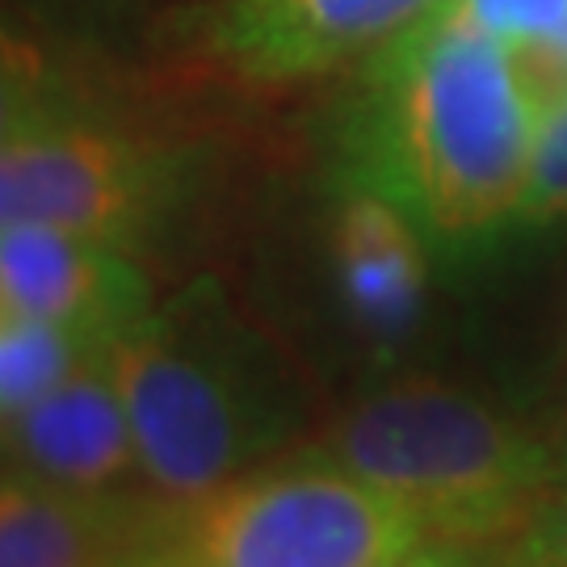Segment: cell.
Returning a JSON list of instances; mask_svg holds the SVG:
<instances>
[{
  "mask_svg": "<svg viewBox=\"0 0 567 567\" xmlns=\"http://www.w3.org/2000/svg\"><path fill=\"white\" fill-rule=\"evenodd\" d=\"M543 105L517 55L446 0L383 47L344 122V177L374 185L442 248L517 227Z\"/></svg>",
  "mask_w": 567,
  "mask_h": 567,
  "instance_id": "obj_1",
  "label": "cell"
},
{
  "mask_svg": "<svg viewBox=\"0 0 567 567\" xmlns=\"http://www.w3.org/2000/svg\"><path fill=\"white\" fill-rule=\"evenodd\" d=\"M143 480L168 505H198L265 466L282 446L295 400L286 370L215 282L152 307L110 344Z\"/></svg>",
  "mask_w": 567,
  "mask_h": 567,
  "instance_id": "obj_2",
  "label": "cell"
},
{
  "mask_svg": "<svg viewBox=\"0 0 567 567\" xmlns=\"http://www.w3.org/2000/svg\"><path fill=\"white\" fill-rule=\"evenodd\" d=\"M328 454L446 543L508 534L559 484L555 446L471 391L433 379L365 395L337 421Z\"/></svg>",
  "mask_w": 567,
  "mask_h": 567,
  "instance_id": "obj_3",
  "label": "cell"
},
{
  "mask_svg": "<svg viewBox=\"0 0 567 567\" xmlns=\"http://www.w3.org/2000/svg\"><path fill=\"white\" fill-rule=\"evenodd\" d=\"M185 189L189 161L182 152L51 102L30 81V68L9 55L0 140L4 224L63 227L135 248L173 219Z\"/></svg>",
  "mask_w": 567,
  "mask_h": 567,
  "instance_id": "obj_4",
  "label": "cell"
},
{
  "mask_svg": "<svg viewBox=\"0 0 567 567\" xmlns=\"http://www.w3.org/2000/svg\"><path fill=\"white\" fill-rule=\"evenodd\" d=\"M429 543V526L332 454L265 463L177 526L194 567H379Z\"/></svg>",
  "mask_w": 567,
  "mask_h": 567,
  "instance_id": "obj_5",
  "label": "cell"
},
{
  "mask_svg": "<svg viewBox=\"0 0 567 567\" xmlns=\"http://www.w3.org/2000/svg\"><path fill=\"white\" fill-rule=\"evenodd\" d=\"M446 0H224L215 47L248 81H303L383 47Z\"/></svg>",
  "mask_w": 567,
  "mask_h": 567,
  "instance_id": "obj_6",
  "label": "cell"
},
{
  "mask_svg": "<svg viewBox=\"0 0 567 567\" xmlns=\"http://www.w3.org/2000/svg\"><path fill=\"white\" fill-rule=\"evenodd\" d=\"M0 299L4 316L51 320L110 349L152 311V282L126 248L63 227L4 224Z\"/></svg>",
  "mask_w": 567,
  "mask_h": 567,
  "instance_id": "obj_7",
  "label": "cell"
},
{
  "mask_svg": "<svg viewBox=\"0 0 567 567\" xmlns=\"http://www.w3.org/2000/svg\"><path fill=\"white\" fill-rule=\"evenodd\" d=\"M9 471L81 496H122L118 487L143 475L131 416L114 383L110 358L76 370L39 404L4 416Z\"/></svg>",
  "mask_w": 567,
  "mask_h": 567,
  "instance_id": "obj_8",
  "label": "cell"
},
{
  "mask_svg": "<svg viewBox=\"0 0 567 567\" xmlns=\"http://www.w3.org/2000/svg\"><path fill=\"white\" fill-rule=\"evenodd\" d=\"M177 543L131 496H81L21 471L4 475L0 567H147Z\"/></svg>",
  "mask_w": 567,
  "mask_h": 567,
  "instance_id": "obj_9",
  "label": "cell"
},
{
  "mask_svg": "<svg viewBox=\"0 0 567 567\" xmlns=\"http://www.w3.org/2000/svg\"><path fill=\"white\" fill-rule=\"evenodd\" d=\"M425 231L374 185L341 182L328 219V261L358 332L391 344L408 337L429 290Z\"/></svg>",
  "mask_w": 567,
  "mask_h": 567,
  "instance_id": "obj_10",
  "label": "cell"
},
{
  "mask_svg": "<svg viewBox=\"0 0 567 567\" xmlns=\"http://www.w3.org/2000/svg\"><path fill=\"white\" fill-rule=\"evenodd\" d=\"M97 358H110V349L93 344L89 337L72 332L51 320L34 316H4L0 324V404L4 416H18L21 408L39 404L63 386L76 370Z\"/></svg>",
  "mask_w": 567,
  "mask_h": 567,
  "instance_id": "obj_11",
  "label": "cell"
},
{
  "mask_svg": "<svg viewBox=\"0 0 567 567\" xmlns=\"http://www.w3.org/2000/svg\"><path fill=\"white\" fill-rule=\"evenodd\" d=\"M567 219V97L543 110L529 182L517 206V227H547Z\"/></svg>",
  "mask_w": 567,
  "mask_h": 567,
  "instance_id": "obj_12",
  "label": "cell"
},
{
  "mask_svg": "<svg viewBox=\"0 0 567 567\" xmlns=\"http://www.w3.org/2000/svg\"><path fill=\"white\" fill-rule=\"evenodd\" d=\"M463 9L513 55L555 47L567 34V0H463Z\"/></svg>",
  "mask_w": 567,
  "mask_h": 567,
  "instance_id": "obj_13",
  "label": "cell"
},
{
  "mask_svg": "<svg viewBox=\"0 0 567 567\" xmlns=\"http://www.w3.org/2000/svg\"><path fill=\"white\" fill-rule=\"evenodd\" d=\"M492 567H567V484L547 492L508 529Z\"/></svg>",
  "mask_w": 567,
  "mask_h": 567,
  "instance_id": "obj_14",
  "label": "cell"
},
{
  "mask_svg": "<svg viewBox=\"0 0 567 567\" xmlns=\"http://www.w3.org/2000/svg\"><path fill=\"white\" fill-rule=\"evenodd\" d=\"M379 567H480V564L466 555L463 543L437 538V543H421V547L404 550V555H395V559H386Z\"/></svg>",
  "mask_w": 567,
  "mask_h": 567,
  "instance_id": "obj_15",
  "label": "cell"
},
{
  "mask_svg": "<svg viewBox=\"0 0 567 567\" xmlns=\"http://www.w3.org/2000/svg\"><path fill=\"white\" fill-rule=\"evenodd\" d=\"M147 567H194V564H185V559H182V550H177V543H173V547L161 550V555H156V559H152V564H147Z\"/></svg>",
  "mask_w": 567,
  "mask_h": 567,
  "instance_id": "obj_16",
  "label": "cell"
},
{
  "mask_svg": "<svg viewBox=\"0 0 567 567\" xmlns=\"http://www.w3.org/2000/svg\"><path fill=\"white\" fill-rule=\"evenodd\" d=\"M555 458H559V484H567V416H564V433L555 442Z\"/></svg>",
  "mask_w": 567,
  "mask_h": 567,
  "instance_id": "obj_17",
  "label": "cell"
}]
</instances>
